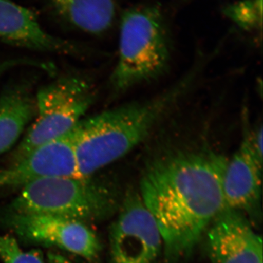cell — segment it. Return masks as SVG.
Segmentation results:
<instances>
[{"mask_svg": "<svg viewBox=\"0 0 263 263\" xmlns=\"http://www.w3.org/2000/svg\"><path fill=\"white\" fill-rule=\"evenodd\" d=\"M194 77L193 72L151 100L122 105L81 120L72 129L79 176H95L146 139L187 91Z\"/></svg>", "mask_w": 263, "mask_h": 263, "instance_id": "cell-2", "label": "cell"}, {"mask_svg": "<svg viewBox=\"0 0 263 263\" xmlns=\"http://www.w3.org/2000/svg\"><path fill=\"white\" fill-rule=\"evenodd\" d=\"M0 259L4 263H46L37 250H24L10 235L0 234Z\"/></svg>", "mask_w": 263, "mask_h": 263, "instance_id": "cell-15", "label": "cell"}, {"mask_svg": "<svg viewBox=\"0 0 263 263\" xmlns=\"http://www.w3.org/2000/svg\"><path fill=\"white\" fill-rule=\"evenodd\" d=\"M228 160L210 147H192L162 152L146 164L139 195L158 226L168 262L191 253L224 207Z\"/></svg>", "mask_w": 263, "mask_h": 263, "instance_id": "cell-1", "label": "cell"}, {"mask_svg": "<svg viewBox=\"0 0 263 263\" xmlns=\"http://www.w3.org/2000/svg\"><path fill=\"white\" fill-rule=\"evenodd\" d=\"M30 81L13 83L0 95V155L10 149L32 120L35 100Z\"/></svg>", "mask_w": 263, "mask_h": 263, "instance_id": "cell-12", "label": "cell"}, {"mask_svg": "<svg viewBox=\"0 0 263 263\" xmlns=\"http://www.w3.org/2000/svg\"><path fill=\"white\" fill-rule=\"evenodd\" d=\"M118 205L113 186L95 176L51 177L22 188L7 211L48 214L84 222L111 215Z\"/></svg>", "mask_w": 263, "mask_h": 263, "instance_id": "cell-4", "label": "cell"}, {"mask_svg": "<svg viewBox=\"0 0 263 263\" xmlns=\"http://www.w3.org/2000/svg\"><path fill=\"white\" fill-rule=\"evenodd\" d=\"M212 263H262V240L243 213L224 207L206 232Z\"/></svg>", "mask_w": 263, "mask_h": 263, "instance_id": "cell-8", "label": "cell"}, {"mask_svg": "<svg viewBox=\"0 0 263 263\" xmlns=\"http://www.w3.org/2000/svg\"><path fill=\"white\" fill-rule=\"evenodd\" d=\"M163 248L153 216L138 194H128L110 232L111 263H156Z\"/></svg>", "mask_w": 263, "mask_h": 263, "instance_id": "cell-7", "label": "cell"}, {"mask_svg": "<svg viewBox=\"0 0 263 263\" xmlns=\"http://www.w3.org/2000/svg\"><path fill=\"white\" fill-rule=\"evenodd\" d=\"M52 10L65 23L90 34H103L111 27L115 0H47Z\"/></svg>", "mask_w": 263, "mask_h": 263, "instance_id": "cell-13", "label": "cell"}, {"mask_svg": "<svg viewBox=\"0 0 263 263\" xmlns=\"http://www.w3.org/2000/svg\"><path fill=\"white\" fill-rule=\"evenodd\" d=\"M170 42L160 8L146 5L124 12L119 30V54L110 77L116 94L158 79L168 67Z\"/></svg>", "mask_w": 263, "mask_h": 263, "instance_id": "cell-3", "label": "cell"}, {"mask_svg": "<svg viewBox=\"0 0 263 263\" xmlns=\"http://www.w3.org/2000/svg\"><path fill=\"white\" fill-rule=\"evenodd\" d=\"M4 226L27 243L51 246L80 256L90 263L100 258L102 245L87 224L48 214L6 211Z\"/></svg>", "mask_w": 263, "mask_h": 263, "instance_id": "cell-6", "label": "cell"}, {"mask_svg": "<svg viewBox=\"0 0 263 263\" xmlns=\"http://www.w3.org/2000/svg\"><path fill=\"white\" fill-rule=\"evenodd\" d=\"M48 263H73L60 254L49 252L47 256Z\"/></svg>", "mask_w": 263, "mask_h": 263, "instance_id": "cell-17", "label": "cell"}, {"mask_svg": "<svg viewBox=\"0 0 263 263\" xmlns=\"http://www.w3.org/2000/svg\"><path fill=\"white\" fill-rule=\"evenodd\" d=\"M224 13L240 29H260L262 23V0H240L228 5Z\"/></svg>", "mask_w": 263, "mask_h": 263, "instance_id": "cell-14", "label": "cell"}, {"mask_svg": "<svg viewBox=\"0 0 263 263\" xmlns=\"http://www.w3.org/2000/svg\"><path fill=\"white\" fill-rule=\"evenodd\" d=\"M263 153L254 145L246 126L240 146L227 162L223 177L224 207L252 214L259 205L262 183Z\"/></svg>", "mask_w": 263, "mask_h": 263, "instance_id": "cell-10", "label": "cell"}, {"mask_svg": "<svg viewBox=\"0 0 263 263\" xmlns=\"http://www.w3.org/2000/svg\"><path fill=\"white\" fill-rule=\"evenodd\" d=\"M0 42L33 51L81 56L84 48L48 33L32 10L13 0H0Z\"/></svg>", "mask_w": 263, "mask_h": 263, "instance_id": "cell-11", "label": "cell"}, {"mask_svg": "<svg viewBox=\"0 0 263 263\" xmlns=\"http://www.w3.org/2000/svg\"><path fill=\"white\" fill-rule=\"evenodd\" d=\"M95 98L92 84L79 74H65L41 88L34 98L35 119L10 156L9 164L70 133L81 122Z\"/></svg>", "mask_w": 263, "mask_h": 263, "instance_id": "cell-5", "label": "cell"}, {"mask_svg": "<svg viewBox=\"0 0 263 263\" xmlns=\"http://www.w3.org/2000/svg\"><path fill=\"white\" fill-rule=\"evenodd\" d=\"M21 66H28V67H37L48 72H54L53 66L50 64L46 63L32 59H3L0 57V78L5 72L12 69L16 68Z\"/></svg>", "mask_w": 263, "mask_h": 263, "instance_id": "cell-16", "label": "cell"}, {"mask_svg": "<svg viewBox=\"0 0 263 263\" xmlns=\"http://www.w3.org/2000/svg\"><path fill=\"white\" fill-rule=\"evenodd\" d=\"M80 177L74 152L72 129L38 147L22 160L0 169V190L24 187L51 177Z\"/></svg>", "mask_w": 263, "mask_h": 263, "instance_id": "cell-9", "label": "cell"}]
</instances>
